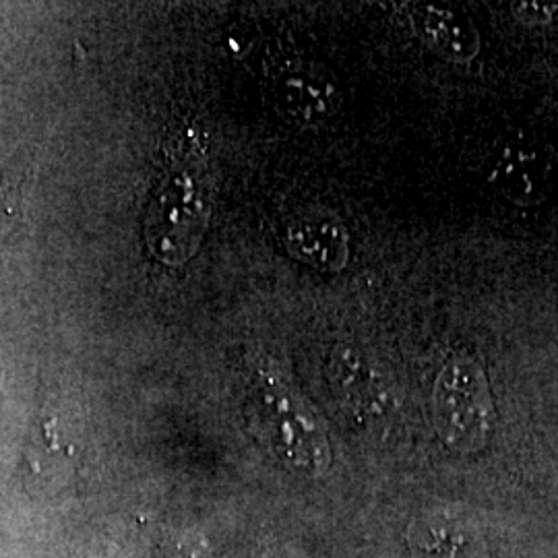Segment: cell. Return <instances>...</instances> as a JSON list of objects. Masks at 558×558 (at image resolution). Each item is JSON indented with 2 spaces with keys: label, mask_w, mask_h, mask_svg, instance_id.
<instances>
[{
  "label": "cell",
  "mask_w": 558,
  "mask_h": 558,
  "mask_svg": "<svg viewBox=\"0 0 558 558\" xmlns=\"http://www.w3.org/2000/svg\"><path fill=\"white\" fill-rule=\"evenodd\" d=\"M433 403L440 439L456 451H478L493 428V401L478 364L465 356L447 362Z\"/></svg>",
  "instance_id": "cell-2"
},
{
  "label": "cell",
  "mask_w": 558,
  "mask_h": 558,
  "mask_svg": "<svg viewBox=\"0 0 558 558\" xmlns=\"http://www.w3.org/2000/svg\"><path fill=\"white\" fill-rule=\"evenodd\" d=\"M331 379L336 380L345 399L359 408L366 410V405H377L380 401L377 377L352 345H339L331 354Z\"/></svg>",
  "instance_id": "cell-8"
},
{
  "label": "cell",
  "mask_w": 558,
  "mask_h": 558,
  "mask_svg": "<svg viewBox=\"0 0 558 558\" xmlns=\"http://www.w3.org/2000/svg\"><path fill=\"white\" fill-rule=\"evenodd\" d=\"M292 259L320 274H339L350 259V234L338 214L327 207H306L288 221L283 232Z\"/></svg>",
  "instance_id": "cell-6"
},
{
  "label": "cell",
  "mask_w": 558,
  "mask_h": 558,
  "mask_svg": "<svg viewBox=\"0 0 558 558\" xmlns=\"http://www.w3.org/2000/svg\"><path fill=\"white\" fill-rule=\"evenodd\" d=\"M515 9H518L521 20L542 23V21L550 20L555 7H548V4H518Z\"/></svg>",
  "instance_id": "cell-11"
},
{
  "label": "cell",
  "mask_w": 558,
  "mask_h": 558,
  "mask_svg": "<svg viewBox=\"0 0 558 558\" xmlns=\"http://www.w3.org/2000/svg\"><path fill=\"white\" fill-rule=\"evenodd\" d=\"M27 168L9 166L0 172V246L15 234L23 214Z\"/></svg>",
  "instance_id": "cell-9"
},
{
  "label": "cell",
  "mask_w": 558,
  "mask_h": 558,
  "mask_svg": "<svg viewBox=\"0 0 558 558\" xmlns=\"http://www.w3.org/2000/svg\"><path fill=\"white\" fill-rule=\"evenodd\" d=\"M257 403L267 437L283 458L306 470L327 465L329 449L317 420L299 399L288 393V389L263 383Z\"/></svg>",
  "instance_id": "cell-4"
},
{
  "label": "cell",
  "mask_w": 558,
  "mask_h": 558,
  "mask_svg": "<svg viewBox=\"0 0 558 558\" xmlns=\"http://www.w3.org/2000/svg\"><path fill=\"white\" fill-rule=\"evenodd\" d=\"M211 216L207 163L191 151L172 161L149 205L145 239L156 259L179 267L191 259Z\"/></svg>",
  "instance_id": "cell-1"
},
{
  "label": "cell",
  "mask_w": 558,
  "mask_h": 558,
  "mask_svg": "<svg viewBox=\"0 0 558 558\" xmlns=\"http://www.w3.org/2000/svg\"><path fill=\"white\" fill-rule=\"evenodd\" d=\"M166 558H199V555H197V550H195V548H189V546H177V548L170 553V557Z\"/></svg>",
  "instance_id": "cell-12"
},
{
  "label": "cell",
  "mask_w": 558,
  "mask_h": 558,
  "mask_svg": "<svg viewBox=\"0 0 558 558\" xmlns=\"http://www.w3.org/2000/svg\"><path fill=\"white\" fill-rule=\"evenodd\" d=\"M410 21L420 41L440 59L465 64L480 52V36L474 21L456 7L412 4Z\"/></svg>",
  "instance_id": "cell-7"
},
{
  "label": "cell",
  "mask_w": 558,
  "mask_h": 558,
  "mask_svg": "<svg viewBox=\"0 0 558 558\" xmlns=\"http://www.w3.org/2000/svg\"><path fill=\"white\" fill-rule=\"evenodd\" d=\"M274 100L283 119L302 129H317L338 117L343 96L329 71L319 64L296 62L276 75Z\"/></svg>",
  "instance_id": "cell-5"
},
{
  "label": "cell",
  "mask_w": 558,
  "mask_h": 558,
  "mask_svg": "<svg viewBox=\"0 0 558 558\" xmlns=\"http://www.w3.org/2000/svg\"><path fill=\"white\" fill-rule=\"evenodd\" d=\"M463 539L465 538L453 527L435 523V525H428L424 532H420L416 542H412V544L416 546V550H422V553L442 555L440 558H461L459 550L465 546Z\"/></svg>",
  "instance_id": "cell-10"
},
{
  "label": "cell",
  "mask_w": 558,
  "mask_h": 558,
  "mask_svg": "<svg viewBox=\"0 0 558 558\" xmlns=\"http://www.w3.org/2000/svg\"><path fill=\"white\" fill-rule=\"evenodd\" d=\"M482 174L505 199L534 205L546 197L553 179V154L542 141L502 137L482 158Z\"/></svg>",
  "instance_id": "cell-3"
}]
</instances>
